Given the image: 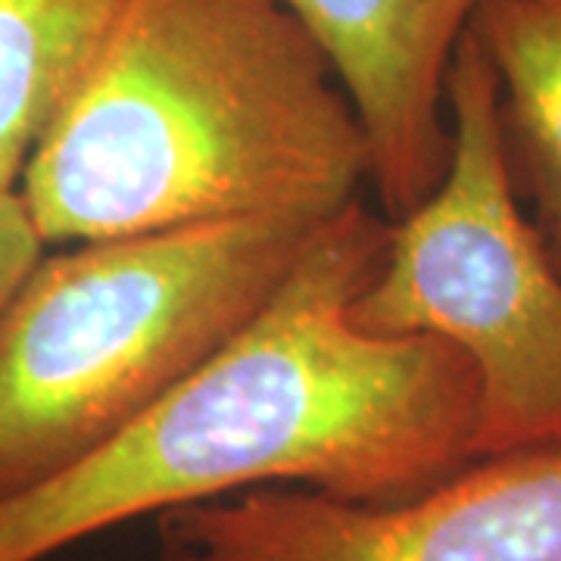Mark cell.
I'll return each instance as SVG.
<instances>
[{
  "label": "cell",
  "instance_id": "cell-6",
  "mask_svg": "<svg viewBox=\"0 0 561 561\" xmlns=\"http://www.w3.org/2000/svg\"><path fill=\"white\" fill-rule=\"evenodd\" d=\"M319 44L368 144L381 216L419 209L453 162L446 79L483 0H280Z\"/></svg>",
  "mask_w": 561,
  "mask_h": 561
},
{
  "label": "cell",
  "instance_id": "cell-3",
  "mask_svg": "<svg viewBox=\"0 0 561 561\" xmlns=\"http://www.w3.org/2000/svg\"><path fill=\"white\" fill-rule=\"evenodd\" d=\"M324 219L272 213L41 256L0 312V502L98 453L219 353Z\"/></svg>",
  "mask_w": 561,
  "mask_h": 561
},
{
  "label": "cell",
  "instance_id": "cell-7",
  "mask_svg": "<svg viewBox=\"0 0 561 561\" xmlns=\"http://www.w3.org/2000/svg\"><path fill=\"white\" fill-rule=\"evenodd\" d=\"M468 28L496 79L508 187L561 275V0H483Z\"/></svg>",
  "mask_w": 561,
  "mask_h": 561
},
{
  "label": "cell",
  "instance_id": "cell-8",
  "mask_svg": "<svg viewBox=\"0 0 561 561\" xmlns=\"http://www.w3.org/2000/svg\"><path fill=\"white\" fill-rule=\"evenodd\" d=\"M125 0H0V191L79 94Z\"/></svg>",
  "mask_w": 561,
  "mask_h": 561
},
{
  "label": "cell",
  "instance_id": "cell-2",
  "mask_svg": "<svg viewBox=\"0 0 561 561\" xmlns=\"http://www.w3.org/2000/svg\"><path fill=\"white\" fill-rule=\"evenodd\" d=\"M362 184L356 110L280 0H125L20 194L44 243H81L334 216Z\"/></svg>",
  "mask_w": 561,
  "mask_h": 561
},
{
  "label": "cell",
  "instance_id": "cell-1",
  "mask_svg": "<svg viewBox=\"0 0 561 561\" xmlns=\"http://www.w3.org/2000/svg\"><path fill=\"white\" fill-rule=\"evenodd\" d=\"M390 221H321L272 300L88 459L0 502V561H44L138 518L260 486L362 505L419 496L474 461L478 375L449 341L350 316Z\"/></svg>",
  "mask_w": 561,
  "mask_h": 561
},
{
  "label": "cell",
  "instance_id": "cell-5",
  "mask_svg": "<svg viewBox=\"0 0 561 561\" xmlns=\"http://www.w3.org/2000/svg\"><path fill=\"white\" fill-rule=\"evenodd\" d=\"M153 561H561V449L478 459L390 505L260 486L172 508Z\"/></svg>",
  "mask_w": 561,
  "mask_h": 561
},
{
  "label": "cell",
  "instance_id": "cell-9",
  "mask_svg": "<svg viewBox=\"0 0 561 561\" xmlns=\"http://www.w3.org/2000/svg\"><path fill=\"white\" fill-rule=\"evenodd\" d=\"M44 247L20 191H0V312L44 256Z\"/></svg>",
  "mask_w": 561,
  "mask_h": 561
},
{
  "label": "cell",
  "instance_id": "cell-4",
  "mask_svg": "<svg viewBox=\"0 0 561 561\" xmlns=\"http://www.w3.org/2000/svg\"><path fill=\"white\" fill-rule=\"evenodd\" d=\"M453 162L440 187L390 221L381 272L350 316L368 334H431L478 375L474 461L561 449V275L500 150L496 79L471 28L446 79Z\"/></svg>",
  "mask_w": 561,
  "mask_h": 561
}]
</instances>
